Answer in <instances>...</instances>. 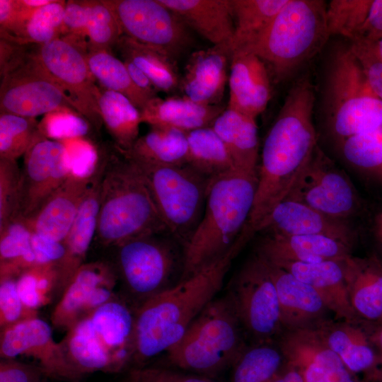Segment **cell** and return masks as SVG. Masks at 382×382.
<instances>
[{
	"label": "cell",
	"mask_w": 382,
	"mask_h": 382,
	"mask_svg": "<svg viewBox=\"0 0 382 382\" xmlns=\"http://www.w3.org/2000/svg\"><path fill=\"white\" fill-rule=\"evenodd\" d=\"M0 326L4 328L21 320L37 316V312L23 303L17 289V279L0 280Z\"/></svg>",
	"instance_id": "cell-51"
},
{
	"label": "cell",
	"mask_w": 382,
	"mask_h": 382,
	"mask_svg": "<svg viewBox=\"0 0 382 382\" xmlns=\"http://www.w3.org/2000/svg\"><path fill=\"white\" fill-rule=\"evenodd\" d=\"M315 88L309 76L297 79L262 144L252 212L243 231L249 241L274 207L287 195L318 146L313 122Z\"/></svg>",
	"instance_id": "cell-1"
},
{
	"label": "cell",
	"mask_w": 382,
	"mask_h": 382,
	"mask_svg": "<svg viewBox=\"0 0 382 382\" xmlns=\"http://www.w3.org/2000/svg\"><path fill=\"white\" fill-rule=\"evenodd\" d=\"M92 175L82 178L70 173L32 219L23 220L31 232L64 243L88 188Z\"/></svg>",
	"instance_id": "cell-24"
},
{
	"label": "cell",
	"mask_w": 382,
	"mask_h": 382,
	"mask_svg": "<svg viewBox=\"0 0 382 382\" xmlns=\"http://www.w3.org/2000/svg\"><path fill=\"white\" fill-rule=\"evenodd\" d=\"M321 88L323 122L335 145L382 126V100L371 89L349 43L332 50Z\"/></svg>",
	"instance_id": "cell-6"
},
{
	"label": "cell",
	"mask_w": 382,
	"mask_h": 382,
	"mask_svg": "<svg viewBox=\"0 0 382 382\" xmlns=\"http://www.w3.org/2000/svg\"><path fill=\"white\" fill-rule=\"evenodd\" d=\"M1 359L25 355L36 359L45 375L58 379H76L79 375L70 364L63 343H57L51 327L37 316L1 329Z\"/></svg>",
	"instance_id": "cell-16"
},
{
	"label": "cell",
	"mask_w": 382,
	"mask_h": 382,
	"mask_svg": "<svg viewBox=\"0 0 382 382\" xmlns=\"http://www.w3.org/2000/svg\"><path fill=\"white\" fill-rule=\"evenodd\" d=\"M38 129L45 138L62 141L84 137L89 132V122L76 112L59 110L45 115Z\"/></svg>",
	"instance_id": "cell-48"
},
{
	"label": "cell",
	"mask_w": 382,
	"mask_h": 382,
	"mask_svg": "<svg viewBox=\"0 0 382 382\" xmlns=\"http://www.w3.org/2000/svg\"><path fill=\"white\" fill-rule=\"evenodd\" d=\"M133 160L167 230L184 247L202 217L212 181L187 164L162 166Z\"/></svg>",
	"instance_id": "cell-9"
},
{
	"label": "cell",
	"mask_w": 382,
	"mask_h": 382,
	"mask_svg": "<svg viewBox=\"0 0 382 382\" xmlns=\"http://www.w3.org/2000/svg\"><path fill=\"white\" fill-rule=\"evenodd\" d=\"M60 141L66 147L71 173L82 178L91 176L98 164V148L84 137L65 139Z\"/></svg>",
	"instance_id": "cell-50"
},
{
	"label": "cell",
	"mask_w": 382,
	"mask_h": 382,
	"mask_svg": "<svg viewBox=\"0 0 382 382\" xmlns=\"http://www.w3.org/2000/svg\"><path fill=\"white\" fill-rule=\"evenodd\" d=\"M70 173L64 144L39 137L24 155L16 219H32Z\"/></svg>",
	"instance_id": "cell-15"
},
{
	"label": "cell",
	"mask_w": 382,
	"mask_h": 382,
	"mask_svg": "<svg viewBox=\"0 0 382 382\" xmlns=\"http://www.w3.org/2000/svg\"><path fill=\"white\" fill-rule=\"evenodd\" d=\"M122 35L177 62L192 46L189 27L158 0H103Z\"/></svg>",
	"instance_id": "cell-12"
},
{
	"label": "cell",
	"mask_w": 382,
	"mask_h": 382,
	"mask_svg": "<svg viewBox=\"0 0 382 382\" xmlns=\"http://www.w3.org/2000/svg\"><path fill=\"white\" fill-rule=\"evenodd\" d=\"M288 0H231L234 35L229 42L232 52L255 41L270 25Z\"/></svg>",
	"instance_id": "cell-39"
},
{
	"label": "cell",
	"mask_w": 382,
	"mask_h": 382,
	"mask_svg": "<svg viewBox=\"0 0 382 382\" xmlns=\"http://www.w3.org/2000/svg\"><path fill=\"white\" fill-rule=\"evenodd\" d=\"M244 244L239 239L222 257L144 300L135 315L134 356L147 359L168 352L221 289Z\"/></svg>",
	"instance_id": "cell-2"
},
{
	"label": "cell",
	"mask_w": 382,
	"mask_h": 382,
	"mask_svg": "<svg viewBox=\"0 0 382 382\" xmlns=\"http://www.w3.org/2000/svg\"><path fill=\"white\" fill-rule=\"evenodd\" d=\"M381 39H382V0H373L369 16L354 40L375 42Z\"/></svg>",
	"instance_id": "cell-57"
},
{
	"label": "cell",
	"mask_w": 382,
	"mask_h": 382,
	"mask_svg": "<svg viewBox=\"0 0 382 382\" xmlns=\"http://www.w3.org/2000/svg\"><path fill=\"white\" fill-rule=\"evenodd\" d=\"M34 117L0 114V158L16 161L42 135Z\"/></svg>",
	"instance_id": "cell-43"
},
{
	"label": "cell",
	"mask_w": 382,
	"mask_h": 382,
	"mask_svg": "<svg viewBox=\"0 0 382 382\" xmlns=\"http://www.w3.org/2000/svg\"><path fill=\"white\" fill-rule=\"evenodd\" d=\"M123 62L134 84L150 100L158 97V91L149 78L131 61L123 59Z\"/></svg>",
	"instance_id": "cell-59"
},
{
	"label": "cell",
	"mask_w": 382,
	"mask_h": 382,
	"mask_svg": "<svg viewBox=\"0 0 382 382\" xmlns=\"http://www.w3.org/2000/svg\"><path fill=\"white\" fill-rule=\"evenodd\" d=\"M279 349L286 364L297 370L303 382H357L315 327L288 330Z\"/></svg>",
	"instance_id": "cell-17"
},
{
	"label": "cell",
	"mask_w": 382,
	"mask_h": 382,
	"mask_svg": "<svg viewBox=\"0 0 382 382\" xmlns=\"http://www.w3.org/2000/svg\"><path fill=\"white\" fill-rule=\"evenodd\" d=\"M231 56L229 43L192 52L180 78L183 96L199 104L219 105L228 80Z\"/></svg>",
	"instance_id": "cell-20"
},
{
	"label": "cell",
	"mask_w": 382,
	"mask_h": 382,
	"mask_svg": "<svg viewBox=\"0 0 382 382\" xmlns=\"http://www.w3.org/2000/svg\"><path fill=\"white\" fill-rule=\"evenodd\" d=\"M103 170L104 161L100 153L88 188L64 241L66 253L57 265L58 291H64L78 270L84 264L88 250L95 239L100 212Z\"/></svg>",
	"instance_id": "cell-19"
},
{
	"label": "cell",
	"mask_w": 382,
	"mask_h": 382,
	"mask_svg": "<svg viewBox=\"0 0 382 382\" xmlns=\"http://www.w3.org/2000/svg\"><path fill=\"white\" fill-rule=\"evenodd\" d=\"M271 80L267 66L257 56L241 50L232 52L227 108L256 119L270 100Z\"/></svg>",
	"instance_id": "cell-21"
},
{
	"label": "cell",
	"mask_w": 382,
	"mask_h": 382,
	"mask_svg": "<svg viewBox=\"0 0 382 382\" xmlns=\"http://www.w3.org/2000/svg\"><path fill=\"white\" fill-rule=\"evenodd\" d=\"M45 375L40 366H33L14 359H2L0 362V382H40Z\"/></svg>",
	"instance_id": "cell-55"
},
{
	"label": "cell",
	"mask_w": 382,
	"mask_h": 382,
	"mask_svg": "<svg viewBox=\"0 0 382 382\" xmlns=\"http://www.w3.org/2000/svg\"><path fill=\"white\" fill-rule=\"evenodd\" d=\"M104 161L95 240L105 247L168 231L137 163L115 144L100 146Z\"/></svg>",
	"instance_id": "cell-3"
},
{
	"label": "cell",
	"mask_w": 382,
	"mask_h": 382,
	"mask_svg": "<svg viewBox=\"0 0 382 382\" xmlns=\"http://www.w3.org/2000/svg\"><path fill=\"white\" fill-rule=\"evenodd\" d=\"M372 377L374 378H376L377 380H378L380 382H382V374L378 372V371H376L373 375H372Z\"/></svg>",
	"instance_id": "cell-64"
},
{
	"label": "cell",
	"mask_w": 382,
	"mask_h": 382,
	"mask_svg": "<svg viewBox=\"0 0 382 382\" xmlns=\"http://www.w3.org/2000/svg\"><path fill=\"white\" fill-rule=\"evenodd\" d=\"M265 262L276 288L282 327L291 330L315 326L313 322L328 311L318 293L289 272Z\"/></svg>",
	"instance_id": "cell-25"
},
{
	"label": "cell",
	"mask_w": 382,
	"mask_h": 382,
	"mask_svg": "<svg viewBox=\"0 0 382 382\" xmlns=\"http://www.w3.org/2000/svg\"><path fill=\"white\" fill-rule=\"evenodd\" d=\"M342 260L268 263L289 272L311 286L320 296L328 310L337 318L342 321L356 322L358 315L349 301Z\"/></svg>",
	"instance_id": "cell-23"
},
{
	"label": "cell",
	"mask_w": 382,
	"mask_h": 382,
	"mask_svg": "<svg viewBox=\"0 0 382 382\" xmlns=\"http://www.w3.org/2000/svg\"><path fill=\"white\" fill-rule=\"evenodd\" d=\"M284 199L350 221L364 218L369 206L349 176L318 145Z\"/></svg>",
	"instance_id": "cell-10"
},
{
	"label": "cell",
	"mask_w": 382,
	"mask_h": 382,
	"mask_svg": "<svg viewBox=\"0 0 382 382\" xmlns=\"http://www.w3.org/2000/svg\"><path fill=\"white\" fill-rule=\"evenodd\" d=\"M371 337L378 349V363L376 371L382 374V325Z\"/></svg>",
	"instance_id": "cell-61"
},
{
	"label": "cell",
	"mask_w": 382,
	"mask_h": 382,
	"mask_svg": "<svg viewBox=\"0 0 382 382\" xmlns=\"http://www.w3.org/2000/svg\"><path fill=\"white\" fill-rule=\"evenodd\" d=\"M283 361L280 349L269 345L243 349L232 365L231 382H272Z\"/></svg>",
	"instance_id": "cell-42"
},
{
	"label": "cell",
	"mask_w": 382,
	"mask_h": 382,
	"mask_svg": "<svg viewBox=\"0 0 382 382\" xmlns=\"http://www.w3.org/2000/svg\"><path fill=\"white\" fill-rule=\"evenodd\" d=\"M345 280L352 308L358 316L382 320V260L352 254L342 260Z\"/></svg>",
	"instance_id": "cell-27"
},
{
	"label": "cell",
	"mask_w": 382,
	"mask_h": 382,
	"mask_svg": "<svg viewBox=\"0 0 382 382\" xmlns=\"http://www.w3.org/2000/svg\"><path fill=\"white\" fill-rule=\"evenodd\" d=\"M212 127L224 141L237 168L257 172L260 154L256 119L226 108Z\"/></svg>",
	"instance_id": "cell-31"
},
{
	"label": "cell",
	"mask_w": 382,
	"mask_h": 382,
	"mask_svg": "<svg viewBox=\"0 0 382 382\" xmlns=\"http://www.w3.org/2000/svg\"><path fill=\"white\" fill-rule=\"evenodd\" d=\"M87 50L70 39L60 37L37 45V56L74 108L96 127L101 125L98 100L100 89L96 85L86 59Z\"/></svg>",
	"instance_id": "cell-14"
},
{
	"label": "cell",
	"mask_w": 382,
	"mask_h": 382,
	"mask_svg": "<svg viewBox=\"0 0 382 382\" xmlns=\"http://www.w3.org/2000/svg\"><path fill=\"white\" fill-rule=\"evenodd\" d=\"M187 133L170 128L152 127L139 137L129 151L132 158L162 166H183L187 159Z\"/></svg>",
	"instance_id": "cell-35"
},
{
	"label": "cell",
	"mask_w": 382,
	"mask_h": 382,
	"mask_svg": "<svg viewBox=\"0 0 382 382\" xmlns=\"http://www.w3.org/2000/svg\"><path fill=\"white\" fill-rule=\"evenodd\" d=\"M187 164L211 181L236 168L226 145L212 127L187 132Z\"/></svg>",
	"instance_id": "cell-36"
},
{
	"label": "cell",
	"mask_w": 382,
	"mask_h": 382,
	"mask_svg": "<svg viewBox=\"0 0 382 382\" xmlns=\"http://www.w3.org/2000/svg\"><path fill=\"white\" fill-rule=\"evenodd\" d=\"M28 6L37 9L52 3L54 0H22Z\"/></svg>",
	"instance_id": "cell-62"
},
{
	"label": "cell",
	"mask_w": 382,
	"mask_h": 382,
	"mask_svg": "<svg viewBox=\"0 0 382 382\" xmlns=\"http://www.w3.org/2000/svg\"><path fill=\"white\" fill-rule=\"evenodd\" d=\"M241 324L228 296L214 299L167 352L186 371L214 374L232 366L243 350Z\"/></svg>",
	"instance_id": "cell-7"
},
{
	"label": "cell",
	"mask_w": 382,
	"mask_h": 382,
	"mask_svg": "<svg viewBox=\"0 0 382 382\" xmlns=\"http://www.w3.org/2000/svg\"><path fill=\"white\" fill-rule=\"evenodd\" d=\"M88 317L122 369L134 355L135 316L126 305L112 299L96 308Z\"/></svg>",
	"instance_id": "cell-33"
},
{
	"label": "cell",
	"mask_w": 382,
	"mask_h": 382,
	"mask_svg": "<svg viewBox=\"0 0 382 382\" xmlns=\"http://www.w3.org/2000/svg\"><path fill=\"white\" fill-rule=\"evenodd\" d=\"M225 110L219 105H203L184 96L150 100L140 111L141 122L151 127H170L184 132L212 127Z\"/></svg>",
	"instance_id": "cell-29"
},
{
	"label": "cell",
	"mask_w": 382,
	"mask_h": 382,
	"mask_svg": "<svg viewBox=\"0 0 382 382\" xmlns=\"http://www.w3.org/2000/svg\"><path fill=\"white\" fill-rule=\"evenodd\" d=\"M65 5V1L54 0L37 8L25 26L22 45H43L60 37Z\"/></svg>",
	"instance_id": "cell-47"
},
{
	"label": "cell",
	"mask_w": 382,
	"mask_h": 382,
	"mask_svg": "<svg viewBox=\"0 0 382 382\" xmlns=\"http://www.w3.org/2000/svg\"><path fill=\"white\" fill-rule=\"evenodd\" d=\"M372 44L376 52L382 59V39L372 42Z\"/></svg>",
	"instance_id": "cell-63"
},
{
	"label": "cell",
	"mask_w": 382,
	"mask_h": 382,
	"mask_svg": "<svg viewBox=\"0 0 382 382\" xmlns=\"http://www.w3.org/2000/svg\"><path fill=\"white\" fill-rule=\"evenodd\" d=\"M116 273L104 262L84 263L64 290L51 316L52 324L69 330L89 314V304L96 290L101 285L115 284Z\"/></svg>",
	"instance_id": "cell-26"
},
{
	"label": "cell",
	"mask_w": 382,
	"mask_h": 382,
	"mask_svg": "<svg viewBox=\"0 0 382 382\" xmlns=\"http://www.w3.org/2000/svg\"><path fill=\"white\" fill-rule=\"evenodd\" d=\"M98 103L102 122L113 143L129 151L139 137L140 110L124 95L104 88L100 89Z\"/></svg>",
	"instance_id": "cell-37"
},
{
	"label": "cell",
	"mask_w": 382,
	"mask_h": 382,
	"mask_svg": "<svg viewBox=\"0 0 382 382\" xmlns=\"http://www.w3.org/2000/svg\"><path fill=\"white\" fill-rule=\"evenodd\" d=\"M272 382H303L301 374L295 369L286 365V368L275 377Z\"/></svg>",
	"instance_id": "cell-60"
},
{
	"label": "cell",
	"mask_w": 382,
	"mask_h": 382,
	"mask_svg": "<svg viewBox=\"0 0 382 382\" xmlns=\"http://www.w3.org/2000/svg\"><path fill=\"white\" fill-rule=\"evenodd\" d=\"M68 330L62 343L66 357L79 376L97 371L116 372L121 369L88 316Z\"/></svg>",
	"instance_id": "cell-32"
},
{
	"label": "cell",
	"mask_w": 382,
	"mask_h": 382,
	"mask_svg": "<svg viewBox=\"0 0 382 382\" xmlns=\"http://www.w3.org/2000/svg\"><path fill=\"white\" fill-rule=\"evenodd\" d=\"M179 245L166 231L136 237L115 246L119 272L131 292L146 300L168 288L178 267L183 268Z\"/></svg>",
	"instance_id": "cell-11"
},
{
	"label": "cell",
	"mask_w": 382,
	"mask_h": 382,
	"mask_svg": "<svg viewBox=\"0 0 382 382\" xmlns=\"http://www.w3.org/2000/svg\"><path fill=\"white\" fill-rule=\"evenodd\" d=\"M257 172L236 168L210 183L202 217L183 247L180 280L225 255L238 241L254 204Z\"/></svg>",
	"instance_id": "cell-4"
},
{
	"label": "cell",
	"mask_w": 382,
	"mask_h": 382,
	"mask_svg": "<svg viewBox=\"0 0 382 382\" xmlns=\"http://www.w3.org/2000/svg\"><path fill=\"white\" fill-rule=\"evenodd\" d=\"M352 248L340 241L324 236L262 234L255 254L270 263L320 262L342 260L352 254Z\"/></svg>",
	"instance_id": "cell-22"
},
{
	"label": "cell",
	"mask_w": 382,
	"mask_h": 382,
	"mask_svg": "<svg viewBox=\"0 0 382 382\" xmlns=\"http://www.w3.org/2000/svg\"><path fill=\"white\" fill-rule=\"evenodd\" d=\"M336 147L366 185L382 194V126L348 137Z\"/></svg>",
	"instance_id": "cell-34"
},
{
	"label": "cell",
	"mask_w": 382,
	"mask_h": 382,
	"mask_svg": "<svg viewBox=\"0 0 382 382\" xmlns=\"http://www.w3.org/2000/svg\"><path fill=\"white\" fill-rule=\"evenodd\" d=\"M20 178L16 161L0 158V229L16 219Z\"/></svg>",
	"instance_id": "cell-49"
},
{
	"label": "cell",
	"mask_w": 382,
	"mask_h": 382,
	"mask_svg": "<svg viewBox=\"0 0 382 382\" xmlns=\"http://www.w3.org/2000/svg\"><path fill=\"white\" fill-rule=\"evenodd\" d=\"M28 45L0 40L1 112L34 118L59 110L78 112L41 64L37 48L30 50Z\"/></svg>",
	"instance_id": "cell-8"
},
{
	"label": "cell",
	"mask_w": 382,
	"mask_h": 382,
	"mask_svg": "<svg viewBox=\"0 0 382 382\" xmlns=\"http://www.w3.org/2000/svg\"><path fill=\"white\" fill-rule=\"evenodd\" d=\"M32 248L36 264L58 265L63 259L66 248L63 242H59L33 233Z\"/></svg>",
	"instance_id": "cell-56"
},
{
	"label": "cell",
	"mask_w": 382,
	"mask_h": 382,
	"mask_svg": "<svg viewBox=\"0 0 382 382\" xmlns=\"http://www.w3.org/2000/svg\"><path fill=\"white\" fill-rule=\"evenodd\" d=\"M115 46L123 59L140 69L158 91L172 93L180 88L177 62L125 35L120 37Z\"/></svg>",
	"instance_id": "cell-38"
},
{
	"label": "cell",
	"mask_w": 382,
	"mask_h": 382,
	"mask_svg": "<svg viewBox=\"0 0 382 382\" xmlns=\"http://www.w3.org/2000/svg\"><path fill=\"white\" fill-rule=\"evenodd\" d=\"M373 0H331L327 3L326 22L330 37L338 35L349 42L357 39Z\"/></svg>",
	"instance_id": "cell-45"
},
{
	"label": "cell",
	"mask_w": 382,
	"mask_h": 382,
	"mask_svg": "<svg viewBox=\"0 0 382 382\" xmlns=\"http://www.w3.org/2000/svg\"><path fill=\"white\" fill-rule=\"evenodd\" d=\"M349 46L359 61L371 89L382 100V59L371 42L357 40L349 42Z\"/></svg>",
	"instance_id": "cell-52"
},
{
	"label": "cell",
	"mask_w": 382,
	"mask_h": 382,
	"mask_svg": "<svg viewBox=\"0 0 382 382\" xmlns=\"http://www.w3.org/2000/svg\"><path fill=\"white\" fill-rule=\"evenodd\" d=\"M88 6L89 1H66L62 30L64 37L70 39L86 47Z\"/></svg>",
	"instance_id": "cell-53"
},
{
	"label": "cell",
	"mask_w": 382,
	"mask_h": 382,
	"mask_svg": "<svg viewBox=\"0 0 382 382\" xmlns=\"http://www.w3.org/2000/svg\"><path fill=\"white\" fill-rule=\"evenodd\" d=\"M323 0H288L267 28L238 50L253 53L277 83L291 79L324 47L330 35Z\"/></svg>",
	"instance_id": "cell-5"
},
{
	"label": "cell",
	"mask_w": 382,
	"mask_h": 382,
	"mask_svg": "<svg viewBox=\"0 0 382 382\" xmlns=\"http://www.w3.org/2000/svg\"><path fill=\"white\" fill-rule=\"evenodd\" d=\"M366 229L382 254V197L369 203L364 217Z\"/></svg>",
	"instance_id": "cell-58"
},
{
	"label": "cell",
	"mask_w": 382,
	"mask_h": 382,
	"mask_svg": "<svg viewBox=\"0 0 382 382\" xmlns=\"http://www.w3.org/2000/svg\"><path fill=\"white\" fill-rule=\"evenodd\" d=\"M58 270L56 264L35 265L22 272L17 278V289L23 304L36 311L52 299L58 291Z\"/></svg>",
	"instance_id": "cell-44"
},
{
	"label": "cell",
	"mask_w": 382,
	"mask_h": 382,
	"mask_svg": "<svg viewBox=\"0 0 382 382\" xmlns=\"http://www.w3.org/2000/svg\"><path fill=\"white\" fill-rule=\"evenodd\" d=\"M158 1L213 45L232 40L235 26L231 0Z\"/></svg>",
	"instance_id": "cell-28"
},
{
	"label": "cell",
	"mask_w": 382,
	"mask_h": 382,
	"mask_svg": "<svg viewBox=\"0 0 382 382\" xmlns=\"http://www.w3.org/2000/svg\"><path fill=\"white\" fill-rule=\"evenodd\" d=\"M122 35L113 12L100 1H89L86 26L87 52L107 50Z\"/></svg>",
	"instance_id": "cell-46"
},
{
	"label": "cell",
	"mask_w": 382,
	"mask_h": 382,
	"mask_svg": "<svg viewBox=\"0 0 382 382\" xmlns=\"http://www.w3.org/2000/svg\"><path fill=\"white\" fill-rule=\"evenodd\" d=\"M32 234L21 219L13 220L0 229V280L17 279L25 270L37 265Z\"/></svg>",
	"instance_id": "cell-40"
},
{
	"label": "cell",
	"mask_w": 382,
	"mask_h": 382,
	"mask_svg": "<svg viewBox=\"0 0 382 382\" xmlns=\"http://www.w3.org/2000/svg\"><path fill=\"white\" fill-rule=\"evenodd\" d=\"M86 59L91 74L104 89L124 95L140 111L150 100L134 84L123 61L110 51L87 52Z\"/></svg>",
	"instance_id": "cell-41"
},
{
	"label": "cell",
	"mask_w": 382,
	"mask_h": 382,
	"mask_svg": "<svg viewBox=\"0 0 382 382\" xmlns=\"http://www.w3.org/2000/svg\"><path fill=\"white\" fill-rule=\"evenodd\" d=\"M129 382H214L199 375L180 372L158 367L134 369L129 376Z\"/></svg>",
	"instance_id": "cell-54"
},
{
	"label": "cell",
	"mask_w": 382,
	"mask_h": 382,
	"mask_svg": "<svg viewBox=\"0 0 382 382\" xmlns=\"http://www.w3.org/2000/svg\"><path fill=\"white\" fill-rule=\"evenodd\" d=\"M319 334L351 373L378 370V356L371 337L355 322H320L315 325Z\"/></svg>",
	"instance_id": "cell-30"
},
{
	"label": "cell",
	"mask_w": 382,
	"mask_h": 382,
	"mask_svg": "<svg viewBox=\"0 0 382 382\" xmlns=\"http://www.w3.org/2000/svg\"><path fill=\"white\" fill-rule=\"evenodd\" d=\"M242 326L265 342L282 328L276 288L265 261L257 255L237 273L228 295Z\"/></svg>",
	"instance_id": "cell-13"
},
{
	"label": "cell",
	"mask_w": 382,
	"mask_h": 382,
	"mask_svg": "<svg viewBox=\"0 0 382 382\" xmlns=\"http://www.w3.org/2000/svg\"><path fill=\"white\" fill-rule=\"evenodd\" d=\"M359 231L352 221L329 216L299 202L283 199L262 222L257 233L324 236L353 247Z\"/></svg>",
	"instance_id": "cell-18"
}]
</instances>
